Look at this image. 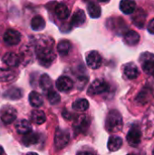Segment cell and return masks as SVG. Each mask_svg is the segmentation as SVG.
<instances>
[{"mask_svg": "<svg viewBox=\"0 0 154 155\" xmlns=\"http://www.w3.org/2000/svg\"><path fill=\"white\" fill-rule=\"evenodd\" d=\"M35 52L39 63L45 67L50 66L55 60V53L54 51V41L53 39L41 36L38 38L35 45Z\"/></svg>", "mask_w": 154, "mask_h": 155, "instance_id": "6da1fadb", "label": "cell"}, {"mask_svg": "<svg viewBox=\"0 0 154 155\" xmlns=\"http://www.w3.org/2000/svg\"><path fill=\"white\" fill-rule=\"evenodd\" d=\"M123 128V117L122 114L116 111L112 110L109 112L105 120V129L109 133H118Z\"/></svg>", "mask_w": 154, "mask_h": 155, "instance_id": "7a4b0ae2", "label": "cell"}, {"mask_svg": "<svg viewBox=\"0 0 154 155\" xmlns=\"http://www.w3.org/2000/svg\"><path fill=\"white\" fill-rule=\"evenodd\" d=\"M109 90V84L103 79L94 80L88 88L87 94L90 95H98L102 94Z\"/></svg>", "mask_w": 154, "mask_h": 155, "instance_id": "3957f363", "label": "cell"}, {"mask_svg": "<svg viewBox=\"0 0 154 155\" xmlns=\"http://www.w3.org/2000/svg\"><path fill=\"white\" fill-rule=\"evenodd\" d=\"M143 70L154 77V54L151 53H143L140 57Z\"/></svg>", "mask_w": 154, "mask_h": 155, "instance_id": "277c9868", "label": "cell"}, {"mask_svg": "<svg viewBox=\"0 0 154 155\" xmlns=\"http://www.w3.org/2000/svg\"><path fill=\"white\" fill-rule=\"evenodd\" d=\"M70 141V135L68 132L58 128L55 132L54 135V145L57 150H61L64 148Z\"/></svg>", "mask_w": 154, "mask_h": 155, "instance_id": "5b68a950", "label": "cell"}, {"mask_svg": "<svg viewBox=\"0 0 154 155\" xmlns=\"http://www.w3.org/2000/svg\"><path fill=\"white\" fill-rule=\"evenodd\" d=\"M142 132L137 126H133L127 134V142L131 146H138L141 143Z\"/></svg>", "mask_w": 154, "mask_h": 155, "instance_id": "8992f818", "label": "cell"}, {"mask_svg": "<svg viewBox=\"0 0 154 155\" xmlns=\"http://www.w3.org/2000/svg\"><path fill=\"white\" fill-rule=\"evenodd\" d=\"M102 56L97 51H91L86 56L87 65L92 69H97L102 65Z\"/></svg>", "mask_w": 154, "mask_h": 155, "instance_id": "52a82bcc", "label": "cell"}, {"mask_svg": "<svg viewBox=\"0 0 154 155\" xmlns=\"http://www.w3.org/2000/svg\"><path fill=\"white\" fill-rule=\"evenodd\" d=\"M4 41L9 45H15L21 41V34L14 29H8L4 35Z\"/></svg>", "mask_w": 154, "mask_h": 155, "instance_id": "ba28073f", "label": "cell"}, {"mask_svg": "<svg viewBox=\"0 0 154 155\" xmlns=\"http://www.w3.org/2000/svg\"><path fill=\"white\" fill-rule=\"evenodd\" d=\"M74 87V82L68 76H61L56 81V88L60 92H69Z\"/></svg>", "mask_w": 154, "mask_h": 155, "instance_id": "9c48e42d", "label": "cell"}, {"mask_svg": "<svg viewBox=\"0 0 154 155\" xmlns=\"http://www.w3.org/2000/svg\"><path fill=\"white\" fill-rule=\"evenodd\" d=\"M0 117L5 124H10L16 119V111L13 107H6L2 111Z\"/></svg>", "mask_w": 154, "mask_h": 155, "instance_id": "30bf717a", "label": "cell"}, {"mask_svg": "<svg viewBox=\"0 0 154 155\" xmlns=\"http://www.w3.org/2000/svg\"><path fill=\"white\" fill-rule=\"evenodd\" d=\"M86 21V15L84 12L81 9L76 10L71 19V26L73 27H79L83 25Z\"/></svg>", "mask_w": 154, "mask_h": 155, "instance_id": "8fae6325", "label": "cell"}, {"mask_svg": "<svg viewBox=\"0 0 154 155\" xmlns=\"http://www.w3.org/2000/svg\"><path fill=\"white\" fill-rule=\"evenodd\" d=\"M89 125H90V121L86 115L78 116L74 124V127L76 130V132H78V133L85 132L86 129L89 127Z\"/></svg>", "mask_w": 154, "mask_h": 155, "instance_id": "7c38bea8", "label": "cell"}, {"mask_svg": "<svg viewBox=\"0 0 154 155\" xmlns=\"http://www.w3.org/2000/svg\"><path fill=\"white\" fill-rule=\"evenodd\" d=\"M3 62L7 64L8 66H12V67H16L19 65L20 62H21V58L19 55H17L15 53H6L4 57H3Z\"/></svg>", "mask_w": 154, "mask_h": 155, "instance_id": "4fadbf2b", "label": "cell"}, {"mask_svg": "<svg viewBox=\"0 0 154 155\" xmlns=\"http://www.w3.org/2000/svg\"><path fill=\"white\" fill-rule=\"evenodd\" d=\"M123 73H124L125 76L131 80L137 78L140 74L138 67L133 63H129V64H125L123 67Z\"/></svg>", "mask_w": 154, "mask_h": 155, "instance_id": "5bb4252c", "label": "cell"}, {"mask_svg": "<svg viewBox=\"0 0 154 155\" xmlns=\"http://www.w3.org/2000/svg\"><path fill=\"white\" fill-rule=\"evenodd\" d=\"M146 17H147L146 13L143 9L139 8V9L136 10V12L133 15V24L136 26H138V27H143L144 25H145Z\"/></svg>", "mask_w": 154, "mask_h": 155, "instance_id": "9a60e30c", "label": "cell"}, {"mask_svg": "<svg viewBox=\"0 0 154 155\" xmlns=\"http://www.w3.org/2000/svg\"><path fill=\"white\" fill-rule=\"evenodd\" d=\"M123 40L128 45H136L140 41V35L134 30H130L123 35Z\"/></svg>", "mask_w": 154, "mask_h": 155, "instance_id": "2e32d148", "label": "cell"}, {"mask_svg": "<svg viewBox=\"0 0 154 155\" xmlns=\"http://www.w3.org/2000/svg\"><path fill=\"white\" fill-rule=\"evenodd\" d=\"M136 8V3L134 0H122L120 2V9L126 15L133 14Z\"/></svg>", "mask_w": 154, "mask_h": 155, "instance_id": "e0dca14e", "label": "cell"}, {"mask_svg": "<svg viewBox=\"0 0 154 155\" xmlns=\"http://www.w3.org/2000/svg\"><path fill=\"white\" fill-rule=\"evenodd\" d=\"M54 13H55V15L61 19V20H64L66 19L69 15H70V9L68 8V6L63 3L61 4H58L55 8H54Z\"/></svg>", "mask_w": 154, "mask_h": 155, "instance_id": "ac0fdd59", "label": "cell"}, {"mask_svg": "<svg viewBox=\"0 0 154 155\" xmlns=\"http://www.w3.org/2000/svg\"><path fill=\"white\" fill-rule=\"evenodd\" d=\"M123 145V139L119 136H111L108 140L107 147L110 152L118 151Z\"/></svg>", "mask_w": 154, "mask_h": 155, "instance_id": "d6986e66", "label": "cell"}, {"mask_svg": "<svg viewBox=\"0 0 154 155\" xmlns=\"http://www.w3.org/2000/svg\"><path fill=\"white\" fill-rule=\"evenodd\" d=\"M15 129H16V132L18 134H26L28 133L31 132L32 128H31V124L28 121L26 120H20L16 123L15 124Z\"/></svg>", "mask_w": 154, "mask_h": 155, "instance_id": "ffe728a7", "label": "cell"}, {"mask_svg": "<svg viewBox=\"0 0 154 155\" xmlns=\"http://www.w3.org/2000/svg\"><path fill=\"white\" fill-rule=\"evenodd\" d=\"M87 11L92 18H99L102 15V9L99 5L94 2H90L87 5Z\"/></svg>", "mask_w": 154, "mask_h": 155, "instance_id": "44dd1931", "label": "cell"}, {"mask_svg": "<svg viewBox=\"0 0 154 155\" xmlns=\"http://www.w3.org/2000/svg\"><path fill=\"white\" fill-rule=\"evenodd\" d=\"M29 103L33 107L38 108V107L43 105L44 100H43V97H42V95L40 94H38L37 92L33 91L29 94Z\"/></svg>", "mask_w": 154, "mask_h": 155, "instance_id": "7402d4cb", "label": "cell"}, {"mask_svg": "<svg viewBox=\"0 0 154 155\" xmlns=\"http://www.w3.org/2000/svg\"><path fill=\"white\" fill-rule=\"evenodd\" d=\"M38 140H39V135L36 133H34V132H30V133L25 134L23 139H22L23 143L25 146L34 145V144H35L38 142Z\"/></svg>", "mask_w": 154, "mask_h": 155, "instance_id": "603a6c76", "label": "cell"}, {"mask_svg": "<svg viewBox=\"0 0 154 155\" xmlns=\"http://www.w3.org/2000/svg\"><path fill=\"white\" fill-rule=\"evenodd\" d=\"M45 26V21L41 15H35L31 21V28L34 31H40Z\"/></svg>", "mask_w": 154, "mask_h": 155, "instance_id": "cb8c5ba5", "label": "cell"}, {"mask_svg": "<svg viewBox=\"0 0 154 155\" xmlns=\"http://www.w3.org/2000/svg\"><path fill=\"white\" fill-rule=\"evenodd\" d=\"M31 120L36 124H43L46 120V116L43 111L34 110L31 114Z\"/></svg>", "mask_w": 154, "mask_h": 155, "instance_id": "d4e9b609", "label": "cell"}, {"mask_svg": "<svg viewBox=\"0 0 154 155\" xmlns=\"http://www.w3.org/2000/svg\"><path fill=\"white\" fill-rule=\"evenodd\" d=\"M16 74L10 69L0 68V82H9L15 78Z\"/></svg>", "mask_w": 154, "mask_h": 155, "instance_id": "484cf974", "label": "cell"}, {"mask_svg": "<svg viewBox=\"0 0 154 155\" xmlns=\"http://www.w3.org/2000/svg\"><path fill=\"white\" fill-rule=\"evenodd\" d=\"M22 91L19 88L16 87H12L9 88L5 94H4V97L10 99V100H17L20 99L22 97Z\"/></svg>", "mask_w": 154, "mask_h": 155, "instance_id": "4316f807", "label": "cell"}, {"mask_svg": "<svg viewBox=\"0 0 154 155\" xmlns=\"http://www.w3.org/2000/svg\"><path fill=\"white\" fill-rule=\"evenodd\" d=\"M39 84H40V87L44 90V91H50L53 89V84H52V80L51 78L49 77L48 74H43L41 77H40V81H39Z\"/></svg>", "mask_w": 154, "mask_h": 155, "instance_id": "83f0119b", "label": "cell"}, {"mask_svg": "<svg viewBox=\"0 0 154 155\" xmlns=\"http://www.w3.org/2000/svg\"><path fill=\"white\" fill-rule=\"evenodd\" d=\"M71 49V44L68 40H62L57 45V51L61 55H66Z\"/></svg>", "mask_w": 154, "mask_h": 155, "instance_id": "f1b7e54d", "label": "cell"}, {"mask_svg": "<svg viewBox=\"0 0 154 155\" xmlns=\"http://www.w3.org/2000/svg\"><path fill=\"white\" fill-rule=\"evenodd\" d=\"M73 108L75 111L84 112L89 108V103L86 99H78L73 104Z\"/></svg>", "mask_w": 154, "mask_h": 155, "instance_id": "f546056e", "label": "cell"}, {"mask_svg": "<svg viewBox=\"0 0 154 155\" xmlns=\"http://www.w3.org/2000/svg\"><path fill=\"white\" fill-rule=\"evenodd\" d=\"M47 100L51 104H57L58 103H60L61 98L58 93H56L55 91H54L53 89L48 91L47 93Z\"/></svg>", "mask_w": 154, "mask_h": 155, "instance_id": "4dcf8cb0", "label": "cell"}, {"mask_svg": "<svg viewBox=\"0 0 154 155\" xmlns=\"http://www.w3.org/2000/svg\"><path fill=\"white\" fill-rule=\"evenodd\" d=\"M148 31H149L151 34L154 35V18L153 19H152V20L150 21V23L148 24Z\"/></svg>", "mask_w": 154, "mask_h": 155, "instance_id": "1f68e13d", "label": "cell"}, {"mask_svg": "<svg viewBox=\"0 0 154 155\" xmlns=\"http://www.w3.org/2000/svg\"><path fill=\"white\" fill-rule=\"evenodd\" d=\"M77 155H95L92 152H88V151H82V152H79Z\"/></svg>", "mask_w": 154, "mask_h": 155, "instance_id": "d6a6232c", "label": "cell"}, {"mask_svg": "<svg viewBox=\"0 0 154 155\" xmlns=\"http://www.w3.org/2000/svg\"><path fill=\"white\" fill-rule=\"evenodd\" d=\"M63 116L64 117V118H66L67 120H70V114H69V112L68 111H64L63 112Z\"/></svg>", "mask_w": 154, "mask_h": 155, "instance_id": "836d02e7", "label": "cell"}, {"mask_svg": "<svg viewBox=\"0 0 154 155\" xmlns=\"http://www.w3.org/2000/svg\"><path fill=\"white\" fill-rule=\"evenodd\" d=\"M3 153H4V150H3V148L0 146V155H3Z\"/></svg>", "mask_w": 154, "mask_h": 155, "instance_id": "e575fe53", "label": "cell"}, {"mask_svg": "<svg viewBox=\"0 0 154 155\" xmlns=\"http://www.w3.org/2000/svg\"><path fill=\"white\" fill-rule=\"evenodd\" d=\"M99 2H102V3H106V2H108L109 0H98Z\"/></svg>", "mask_w": 154, "mask_h": 155, "instance_id": "d590c367", "label": "cell"}, {"mask_svg": "<svg viewBox=\"0 0 154 155\" xmlns=\"http://www.w3.org/2000/svg\"><path fill=\"white\" fill-rule=\"evenodd\" d=\"M26 155H38L37 153H27Z\"/></svg>", "mask_w": 154, "mask_h": 155, "instance_id": "8d00e7d4", "label": "cell"}, {"mask_svg": "<svg viewBox=\"0 0 154 155\" xmlns=\"http://www.w3.org/2000/svg\"><path fill=\"white\" fill-rule=\"evenodd\" d=\"M152 155H154V150H153V151H152Z\"/></svg>", "mask_w": 154, "mask_h": 155, "instance_id": "74e56055", "label": "cell"}, {"mask_svg": "<svg viewBox=\"0 0 154 155\" xmlns=\"http://www.w3.org/2000/svg\"><path fill=\"white\" fill-rule=\"evenodd\" d=\"M127 155H134V154H131V153H130V154H127Z\"/></svg>", "mask_w": 154, "mask_h": 155, "instance_id": "f35d334b", "label": "cell"}]
</instances>
